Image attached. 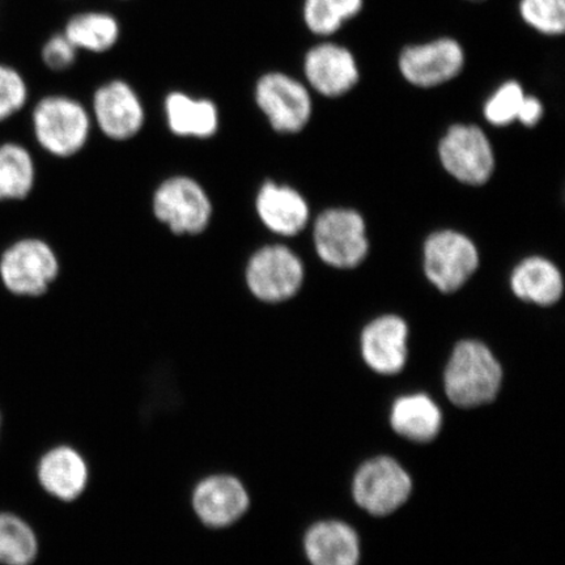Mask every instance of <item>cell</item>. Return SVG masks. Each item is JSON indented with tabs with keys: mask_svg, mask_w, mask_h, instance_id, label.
Here are the masks:
<instances>
[{
	"mask_svg": "<svg viewBox=\"0 0 565 565\" xmlns=\"http://www.w3.org/2000/svg\"><path fill=\"white\" fill-rule=\"evenodd\" d=\"M34 147L51 159L79 153L90 136L89 111L76 98L63 94L34 97L26 109Z\"/></svg>",
	"mask_w": 565,
	"mask_h": 565,
	"instance_id": "obj_1",
	"label": "cell"
},
{
	"mask_svg": "<svg viewBox=\"0 0 565 565\" xmlns=\"http://www.w3.org/2000/svg\"><path fill=\"white\" fill-rule=\"evenodd\" d=\"M61 271L60 254L44 237H19L0 253V282L15 298H44L58 281Z\"/></svg>",
	"mask_w": 565,
	"mask_h": 565,
	"instance_id": "obj_2",
	"label": "cell"
},
{
	"mask_svg": "<svg viewBox=\"0 0 565 565\" xmlns=\"http://www.w3.org/2000/svg\"><path fill=\"white\" fill-rule=\"evenodd\" d=\"M503 371L483 343L463 341L456 345L444 374L445 393L456 406L471 408L497 397Z\"/></svg>",
	"mask_w": 565,
	"mask_h": 565,
	"instance_id": "obj_3",
	"label": "cell"
},
{
	"mask_svg": "<svg viewBox=\"0 0 565 565\" xmlns=\"http://www.w3.org/2000/svg\"><path fill=\"white\" fill-rule=\"evenodd\" d=\"M152 211L174 235L198 236L209 228L214 207L200 182L189 175H173L154 190Z\"/></svg>",
	"mask_w": 565,
	"mask_h": 565,
	"instance_id": "obj_4",
	"label": "cell"
},
{
	"mask_svg": "<svg viewBox=\"0 0 565 565\" xmlns=\"http://www.w3.org/2000/svg\"><path fill=\"white\" fill-rule=\"evenodd\" d=\"M301 259L285 245H267L253 254L245 268L246 287L254 298L267 303L292 299L302 287Z\"/></svg>",
	"mask_w": 565,
	"mask_h": 565,
	"instance_id": "obj_5",
	"label": "cell"
},
{
	"mask_svg": "<svg viewBox=\"0 0 565 565\" xmlns=\"http://www.w3.org/2000/svg\"><path fill=\"white\" fill-rule=\"evenodd\" d=\"M34 479L45 497L67 505L87 492L90 468L79 449L60 440L49 445L35 459Z\"/></svg>",
	"mask_w": 565,
	"mask_h": 565,
	"instance_id": "obj_6",
	"label": "cell"
},
{
	"mask_svg": "<svg viewBox=\"0 0 565 565\" xmlns=\"http://www.w3.org/2000/svg\"><path fill=\"white\" fill-rule=\"evenodd\" d=\"M250 504L249 490L231 472H214L201 478L190 494L196 520L210 530L235 526L249 512Z\"/></svg>",
	"mask_w": 565,
	"mask_h": 565,
	"instance_id": "obj_7",
	"label": "cell"
},
{
	"mask_svg": "<svg viewBox=\"0 0 565 565\" xmlns=\"http://www.w3.org/2000/svg\"><path fill=\"white\" fill-rule=\"evenodd\" d=\"M254 100L268 124L280 134L300 132L312 117V98L308 88L279 71L259 77L254 88Z\"/></svg>",
	"mask_w": 565,
	"mask_h": 565,
	"instance_id": "obj_8",
	"label": "cell"
},
{
	"mask_svg": "<svg viewBox=\"0 0 565 565\" xmlns=\"http://www.w3.org/2000/svg\"><path fill=\"white\" fill-rule=\"evenodd\" d=\"M313 236L318 256L337 268L356 267L369 254L364 218L353 210L322 212L317 217Z\"/></svg>",
	"mask_w": 565,
	"mask_h": 565,
	"instance_id": "obj_9",
	"label": "cell"
},
{
	"mask_svg": "<svg viewBox=\"0 0 565 565\" xmlns=\"http://www.w3.org/2000/svg\"><path fill=\"white\" fill-rule=\"evenodd\" d=\"M479 266V254L469 237L455 231L430 235L424 245V271L441 292L458 291Z\"/></svg>",
	"mask_w": 565,
	"mask_h": 565,
	"instance_id": "obj_10",
	"label": "cell"
},
{
	"mask_svg": "<svg viewBox=\"0 0 565 565\" xmlns=\"http://www.w3.org/2000/svg\"><path fill=\"white\" fill-rule=\"evenodd\" d=\"M413 483L407 472L392 458L379 457L365 462L353 480V498L366 512L386 515L405 503Z\"/></svg>",
	"mask_w": 565,
	"mask_h": 565,
	"instance_id": "obj_11",
	"label": "cell"
},
{
	"mask_svg": "<svg viewBox=\"0 0 565 565\" xmlns=\"http://www.w3.org/2000/svg\"><path fill=\"white\" fill-rule=\"evenodd\" d=\"M439 152L444 168L466 185L480 186L491 179L492 146L478 126H451L441 140Z\"/></svg>",
	"mask_w": 565,
	"mask_h": 565,
	"instance_id": "obj_12",
	"label": "cell"
},
{
	"mask_svg": "<svg viewBox=\"0 0 565 565\" xmlns=\"http://www.w3.org/2000/svg\"><path fill=\"white\" fill-rule=\"evenodd\" d=\"M92 113L104 136L116 141L137 137L146 122L145 105L138 92L122 79L106 82L96 89Z\"/></svg>",
	"mask_w": 565,
	"mask_h": 565,
	"instance_id": "obj_13",
	"label": "cell"
},
{
	"mask_svg": "<svg viewBox=\"0 0 565 565\" xmlns=\"http://www.w3.org/2000/svg\"><path fill=\"white\" fill-rule=\"evenodd\" d=\"M465 66L463 47L455 39H437L407 46L399 55V70L415 87L433 88L455 79Z\"/></svg>",
	"mask_w": 565,
	"mask_h": 565,
	"instance_id": "obj_14",
	"label": "cell"
},
{
	"mask_svg": "<svg viewBox=\"0 0 565 565\" xmlns=\"http://www.w3.org/2000/svg\"><path fill=\"white\" fill-rule=\"evenodd\" d=\"M303 73L310 86L327 97L348 94L360 76L355 56L334 42H322L310 49L303 60Z\"/></svg>",
	"mask_w": 565,
	"mask_h": 565,
	"instance_id": "obj_15",
	"label": "cell"
},
{
	"mask_svg": "<svg viewBox=\"0 0 565 565\" xmlns=\"http://www.w3.org/2000/svg\"><path fill=\"white\" fill-rule=\"evenodd\" d=\"M407 323L397 316H383L366 324L362 334L365 363L380 374H397L407 360Z\"/></svg>",
	"mask_w": 565,
	"mask_h": 565,
	"instance_id": "obj_16",
	"label": "cell"
},
{
	"mask_svg": "<svg viewBox=\"0 0 565 565\" xmlns=\"http://www.w3.org/2000/svg\"><path fill=\"white\" fill-rule=\"evenodd\" d=\"M256 211L267 230L292 237L307 227L309 207L302 195L287 185L267 181L258 190Z\"/></svg>",
	"mask_w": 565,
	"mask_h": 565,
	"instance_id": "obj_17",
	"label": "cell"
},
{
	"mask_svg": "<svg viewBox=\"0 0 565 565\" xmlns=\"http://www.w3.org/2000/svg\"><path fill=\"white\" fill-rule=\"evenodd\" d=\"M168 129L181 138L209 139L221 126L217 105L206 97H194L182 90L169 92L164 98Z\"/></svg>",
	"mask_w": 565,
	"mask_h": 565,
	"instance_id": "obj_18",
	"label": "cell"
},
{
	"mask_svg": "<svg viewBox=\"0 0 565 565\" xmlns=\"http://www.w3.org/2000/svg\"><path fill=\"white\" fill-rule=\"evenodd\" d=\"M303 547L312 565L359 564L358 534L343 522H320L310 527L303 541Z\"/></svg>",
	"mask_w": 565,
	"mask_h": 565,
	"instance_id": "obj_19",
	"label": "cell"
},
{
	"mask_svg": "<svg viewBox=\"0 0 565 565\" xmlns=\"http://www.w3.org/2000/svg\"><path fill=\"white\" fill-rule=\"evenodd\" d=\"M38 160L30 147L18 140L0 143V203L20 202L38 183Z\"/></svg>",
	"mask_w": 565,
	"mask_h": 565,
	"instance_id": "obj_20",
	"label": "cell"
},
{
	"mask_svg": "<svg viewBox=\"0 0 565 565\" xmlns=\"http://www.w3.org/2000/svg\"><path fill=\"white\" fill-rule=\"evenodd\" d=\"M512 291L519 299L541 307L554 306L564 291L563 277L553 263L542 257H530L514 268Z\"/></svg>",
	"mask_w": 565,
	"mask_h": 565,
	"instance_id": "obj_21",
	"label": "cell"
},
{
	"mask_svg": "<svg viewBox=\"0 0 565 565\" xmlns=\"http://www.w3.org/2000/svg\"><path fill=\"white\" fill-rule=\"evenodd\" d=\"M62 33L77 51L104 54L116 47L122 30L119 20L111 13L92 10L71 17Z\"/></svg>",
	"mask_w": 565,
	"mask_h": 565,
	"instance_id": "obj_22",
	"label": "cell"
},
{
	"mask_svg": "<svg viewBox=\"0 0 565 565\" xmlns=\"http://www.w3.org/2000/svg\"><path fill=\"white\" fill-rule=\"evenodd\" d=\"M392 427L405 439L428 443L439 435L441 412L426 394L406 395L395 401L391 415Z\"/></svg>",
	"mask_w": 565,
	"mask_h": 565,
	"instance_id": "obj_23",
	"label": "cell"
},
{
	"mask_svg": "<svg viewBox=\"0 0 565 565\" xmlns=\"http://www.w3.org/2000/svg\"><path fill=\"white\" fill-rule=\"evenodd\" d=\"M41 553L38 530L23 515L0 511V565H33Z\"/></svg>",
	"mask_w": 565,
	"mask_h": 565,
	"instance_id": "obj_24",
	"label": "cell"
},
{
	"mask_svg": "<svg viewBox=\"0 0 565 565\" xmlns=\"http://www.w3.org/2000/svg\"><path fill=\"white\" fill-rule=\"evenodd\" d=\"M363 7L364 0H303V23L313 34L329 38L358 17Z\"/></svg>",
	"mask_w": 565,
	"mask_h": 565,
	"instance_id": "obj_25",
	"label": "cell"
},
{
	"mask_svg": "<svg viewBox=\"0 0 565 565\" xmlns=\"http://www.w3.org/2000/svg\"><path fill=\"white\" fill-rule=\"evenodd\" d=\"M32 100L30 77L15 63L0 58V125L23 115Z\"/></svg>",
	"mask_w": 565,
	"mask_h": 565,
	"instance_id": "obj_26",
	"label": "cell"
},
{
	"mask_svg": "<svg viewBox=\"0 0 565 565\" xmlns=\"http://www.w3.org/2000/svg\"><path fill=\"white\" fill-rule=\"evenodd\" d=\"M522 20L545 35H562L565 31V0H520Z\"/></svg>",
	"mask_w": 565,
	"mask_h": 565,
	"instance_id": "obj_27",
	"label": "cell"
},
{
	"mask_svg": "<svg viewBox=\"0 0 565 565\" xmlns=\"http://www.w3.org/2000/svg\"><path fill=\"white\" fill-rule=\"evenodd\" d=\"M521 84L514 81L501 84L484 106L487 121L494 126H507L515 121L525 98Z\"/></svg>",
	"mask_w": 565,
	"mask_h": 565,
	"instance_id": "obj_28",
	"label": "cell"
},
{
	"mask_svg": "<svg viewBox=\"0 0 565 565\" xmlns=\"http://www.w3.org/2000/svg\"><path fill=\"white\" fill-rule=\"evenodd\" d=\"M79 51L71 44L65 34L54 33L41 46L40 60L42 66L54 74L66 73L74 67Z\"/></svg>",
	"mask_w": 565,
	"mask_h": 565,
	"instance_id": "obj_29",
	"label": "cell"
},
{
	"mask_svg": "<svg viewBox=\"0 0 565 565\" xmlns=\"http://www.w3.org/2000/svg\"><path fill=\"white\" fill-rule=\"evenodd\" d=\"M543 116V105L534 96H525L519 111V121L525 126L533 127L540 122Z\"/></svg>",
	"mask_w": 565,
	"mask_h": 565,
	"instance_id": "obj_30",
	"label": "cell"
},
{
	"mask_svg": "<svg viewBox=\"0 0 565 565\" xmlns=\"http://www.w3.org/2000/svg\"><path fill=\"white\" fill-rule=\"evenodd\" d=\"M2 423H3V420H2V414H0V433H2Z\"/></svg>",
	"mask_w": 565,
	"mask_h": 565,
	"instance_id": "obj_31",
	"label": "cell"
},
{
	"mask_svg": "<svg viewBox=\"0 0 565 565\" xmlns=\"http://www.w3.org/2000/svg\"><path fill=\"white\" fill-rule=\"evenodd\" d=\"M472 2H480V0H472Z\"/></svg>",
	"mask_w": 565,
	"mask_h": 565,
	"instance_id": "obj_32",
	"label": "cell"
},
{
	"mask_svg": "<svg viewBox=\"0 0 565 565\" xmlns=\"http://www.w3.org/2000/svg\"><path fill=\"white\" fill-rule=\"evenodd\" d=\"M121 2H127V0H121Z\"/></svg>",
	"mask_w": 565,
	"mask_h": 565,
	"instance_id": "obj_33",
	"label": "cell"
}]
</instances>
